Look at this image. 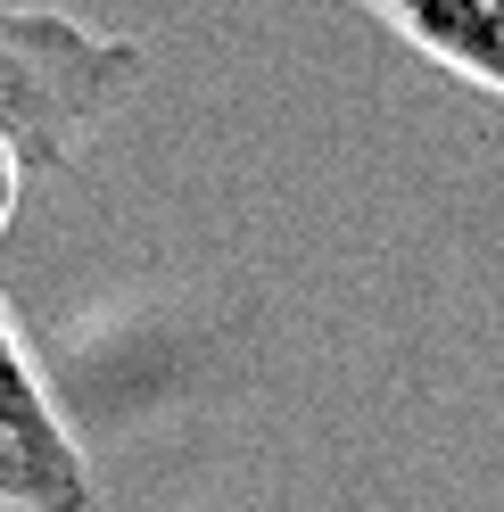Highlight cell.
<instances>
[{
  "mask_svg": "<svg viewBox=\"0 0 504 512\" xmlns=\"http://www.w3.org/2000/svg\"><path fill=\"white\" fill-rule=\"evenodd\" d=\"M356 9L381 17L422 67L504 100V0H356Z\"/></svg>",
  "mask_w": 504,
  "mask_h": 512,
  "instance_id": "obj_3",
  "label": "cell"
},
{
  "mask_svg": "<svg viewBox=\"0 0 504 512\" xmlns=\"http://www.w3.org/2000/svg\"><path fill=\"white\" fill-rule=\"evenodd\" d=\"M0 504L9 512H100L91 455L50 389L34 339L17 331L9 298H0Z\"/></svg>",
  "mask_w": 504,
  "mask_h": 512,
  "instance_id": "obj_2",
  "label": "cell"
},
{
  "mask_svg": "<svg viewBox=\"0 0 504 512\" xmlns=\"http://www.w3.org/2000/svg\"><path fill=\"white\" fill-rule=\"evenodd\" d=\"M149 50L42 0H0V232L17 223L25 174H67L141 100Z\"/></svg>",
  "mask_w": 504,
  "mask_h": 512,
  "instance_id": "obj_1",
  "label": "cell"
}]
</instances>
